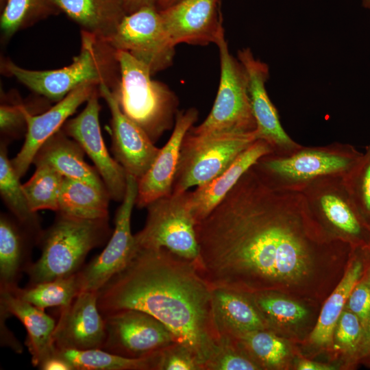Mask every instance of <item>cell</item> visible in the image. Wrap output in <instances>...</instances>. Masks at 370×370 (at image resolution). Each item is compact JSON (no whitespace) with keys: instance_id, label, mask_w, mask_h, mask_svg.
Instances as JSON below:
<instances>
[{"instance_id":"cell-1","label":"cell","mask_w":370,"mask_h":370,"mask_svg":"<svg viewBox=\"0 0 370 370\" xmlns=\"http://www.w3.org/2000/svg\"><path fill=\"white\" fill-rule=\"evenodd\" d=\"M302 212L249 169L196 224L197 271L211 288L247 294L306 285L314 258Z\"/></svg>"},{"instance_id":"cell-2","label":"cell","mask_w":370,"mask_h":370,"mask_svg":"<svg viewBox=\"0 0 370 370\" xmlns=\"http://www.w3.org/2000/svg\"><path fill=\"white\" fill-rule=\"evenodd\" d=\"M97 293L103 316L127 309L151 314L189 349L204 370L220 333L212 288L193 261L165 248L139 249Z\"/></svg>"},{"instance_id":"cell-3","label":"cell","mask_w":370,"mask_h":370,"mask_svg":"<svg viewBox=\"0 0 370 370\" xmlns=\"http://www.w3.org/2000/svg\"><path fill=\"white\" fill-rule=\"evenodd\" d=\"M1 69L31 90L54 102L61 101L84 83L96 82L114 90L120 79L116 50L106 41L82 30L79 53L66 66L34 71L5 59L1 61Z\"/></svg>"},{"instance_id":"cell-4","label":"cell","mask_w":370,"mask_h":370,"mask_svg":"<svg viewBox=\"0 0 370 370\" xmlns=\"http://www.w3.org/2000/svg\"><path fill=\"white\" fill-rule=\"evenodd\" d=\"M120 79L112 90L122 112L155 143L172 129L179 112V100L165 84L151 78L147 65L128 52L116 51Z\"/></svg>"},{"instance_id":"cell-5","label":"cell","mask_w":370,"mask_h":370,"mask_svg":"<svg viewBox=\"0 0 370 370\" xmlns=\"http://www.w3.org/2000/svg\"><path fill=\"white\" fill-rule=\"evenodd\" d=\"M58 214L40 238V258L25 271L29 284L77 273L89 251L101 245L109 235L108 219H85Z\"/></svg>"},{"instance_id":"cell-6","label":"cell","mask_w":370,"mask_h":370,"mask_svg":"<svg viewBox=\"0 0 370 370\" xmlns=\"http://www.w3.org/2000/svg\"><path fill=\"white\" fill-rule=\"evenodd\" d=\"M256 140V130L206 135H196L188 131L182 144L172 193H183L210 182Z\"/></svg>"},{"instance_id":"cell-7","label":"cell","mask_w":370,"mask_h":370,"mask_svg":"<svg viewBox=\"0 0 370 370\" xmlns=\"http://www.w3.org/2000/svg\"><path fill=\"white\" fill-rule=\"evenodd\" d=\"M216 45L220 58V82L211 111L199 125L189 132L196 135L214 133H246L256 130L248 90L246 71L230 53L225 34Z\"/></svg>"},{"instance_id":"cell-8","label":"cell","mask_w":370,"mask_h":370,"mask_svg":"<svg viewBox=\"0 0 370 370\" xmlns=\"http://www.w3.org/2000/svg\"><path fill=\"white\" fill-rule=\"evenodd\" d=\"M146 208L145 224L134 235L136 249L165 248L195 263L199 251L190 191L172 193L154 200Z\"/></svg>"},{"instance_id":"cell-9","label":"cell","mask_w":370,"mask_h":370,"mask_svg":"<svg viewBox=\"0 0 370 370\" xmlns=\"http://www.w3.org/2000/svg\"><path fill=\"white\" fill-rule=\"evenodd\" d=\"M106 42L116 51L128 52L144 63L152 75L173 62L175 46L156 5H145L127 14Z\"/></svg>"},{"instance_id":"cell-10","label":"cell","mask_w":370,"mask_h":370,"mask_svg":"<svg viewBox=\"0 0 370 370\" xmlns=\"http://www.w3.org/2000/svg\"><path fill=\"white\" fill-rule=\"evenodd\" d=\"M138 193V181L127 175L125 195L115 217L114 232L102 252L77 272L82 291H99L122 270L136 251L131 216Z\"/></svg>"},{"instance_id":"cell-11","label":"cell","mask_w":370,"mask_h":370,"mask_svg":"<svg viewBox=\"0 0 370 370\" xmlns=\"http://www.w3.org/2000/svg\"><path fill=\"white\" fill-rule=\"evenodd\" d=\"M106 338L102 349L127 358H142L176 341L175 336L151 314L134 309L103 316Z\"/></svg>"},{"instance_id":"cell-12","label":"cell","mask_w":370,"mask_h":370,"mask_svg":"<svg viewBox=\"0 0 370 370\" xmlns=\"http://www.w3.org/2000/svg\"><path fill=\"white\" fill-rule=\"evenodd\" d=\"M99 87L86 101L85 108L64 124L62 129L84 149L95 164L110 199L122 201L127 189V173L109 153L99 125Z\"/></svg>"},{"instance_id":"cell-13","label":"cell","mask_w":370,"mask_h":370,"mask_svg":"<svg viewBox=\"0 0 370 370\" xmlns=\"http://www.w3.org/2000/svg\"><path fill=\"white\" fill-rule=\"evenodd\" d=\"M220 2L179 0L160 9L164 27L173 44H216L224 33Z\"/></svg>"},{"instance_id":"cell-14","label":"cell","mask_w":370,"mask_h":370,"mask_svg":"<svg viewBox=\"0 0 370 370\" xmlns=\"http://www.w3.org/2000/svg\"><path fill=\"white\" fill-rule=\"evenodd\" d=\"M97 291H82L60 308L53 334L56 349H102L106 338V321L97 305Z\"/></svg>"},{"instance_id":"cell-15","label":"cell","mask_w":370,"mask_h":370,"mask_svg":"<svg viewBox=\"0 0 370 370\" xmlns=\"http://www.w3.org/2000/svg\"><path fill=\"white\" fill-rule=\"evenodd\" d=\"M99 90L111 114V150L114 158L127 175L138 181L149 169L160 148L156 147L147 134L122 112L108 86L99 85Z\"/></svg>"},{"instance_id":"cell-16","label":"cell","mask_w":370,"mask_h":370,"mask_svg":"<svg viewBox=\"0 0 370 370\" xmlns=\"http://www.w3.org/2000/svg\"><path fill=\"white\" fill-rule=\"evenodd\" d=\"M99 85L96 82L81 84L40 114H34L25 109L27 130L25 142L15 158L11 160L12 166L20 178L33 163L41 147L62 129L67 119L79 106L88 101Z\"/></svg>"},{"instance_id":"cell-17","label":"cell","mask_w":370,"mask_h":370,"mask_svg":"<svg viewBox=\"0 0 370 370\" xmlns=\"http://www.w3.org/2000/svg\"><path fill=\"white\" fill-rule=\"evenodd\" d=\"M197 118L195 108L178 112L171 137L160 149L149 169L138 181V208H146L154 200L172 193L184 138Z\"/></svg>"},{"instance_id":"cell-18","label":"cell","mask_w":370,"mask_h":370,"mask_svg":"<svg viewBox=\"0 0 370 370\" xmlns=\"http://www.w3.org/2000/svg\"><path fill=\"white\" fill-rule=\"evenodd\" d=\"M237 58L247 75L249 95L258 139L280 145H291L292 140L282 127L277 110L265 88L269 77V66L256 58L249 48L239 50Z\"/></svg>"},{"instance_id":"cell-19","label":"cell","mask_w":370,"mask_h":370,"mask_svg":"<svg viewBox=\"0 0 370 370\" xmlns=\"http://www.w3.org/2000/svg\"><path fill=\"white\" fill-rule=\"evenodd\" d=\"M269 152L268 143L258 139L241 153L220 175L190 192V208L196 224L206 218L241 177Z\"/></svg>"},{"instance_id":"cell-20","label":"cell","mask_w":370,"mask_h":370,"mask_svg":"<svg viewBox=\"0 0 370 370\" xmlns=\"http://www.w3.org/2000/svg\"><path fill=\"white\" fill-rule=\"evenodd\" d=\"M1 310L16 317L24 325L27 336L26 345L32 364L39 367L55 354L53 334L56 323L45 310L16 297L9 291H0Z\"/></svg>"},{"instance_id":"cell-21","label":"cell","mask_w":370,"mask_h":370,"mask_svg":"<svg viewBox=\"0 0 370 370\" xmlns=\"http://www.w3.org/2000/svg\"><path fill=\"white\" fill-rule=\"evenodd\" d=\"M212 305L220 334L232 337L267 325L251 294L223 288H212Z\"/></svg>"},{"instance_id":"cell-22","label":"cell","mask_w":370,"mask_h":370,"mask_svg":"<svg viewBox=\"0 0 370 370\" xmlns=\"http://www.w3.org/2000/svg\"><path fill=\"white\" fill-rule=\"evenodd\" d=\"M84 151L62 129L49 138L34 157V164H47L64 177L82 181L107 190L95 167L84 160Z\"/></svg>"},{"instance_id":"cell-23","label":"cell","mask_w":370,"mask_h":370,"mask_svg":"<svg viewBox=\"0 0 370 370\" xmlns=\"http://www.w3.org/2000/svg\"><path fill=\"white\" fill-rule=\"evenodd\" d=\"M370 267V245L362 246L354 256L341 282L325 301L311 334L310 341L318 346L329 345L341 314L354 286Z\"/></svg>"},{"instance_id":"cell-24","label":"cell","mask_w":370,"mask_h":370,"mask_svg":"<svg viewBox=\"0 0 370 370\" xmlns=\"http://www.w3.org/2000/svg\"><path fill=\"white\" fill-rule=\"evenodd\" d=\"M60 12L81 30L106 41L127 14L122 0H54Z\"/></svg>"},{"instance_id":"cell-25","label":"cell","mask_w":370,"mask_h":370,"mask_svg":"<svg viewBox=\"0 0 370 370\" xmlns=\"http://www.w3.org/2000/svg\"><path fill=\"white\" fill-rule=\"evenodd\" d=\"M110 199L107 190L64 177L58 212L85 219H108Z\"/></svg>"},{"instance_id":"cell-26","label":"cell","mask_w":370,"mask_h":370,"mask_svg":"<svg viewBox=\"0 0 370 370\" xmlns=\"http://www.w3.org/2000/svg\"><path fill=\"white\" fill-rule=\"evenodd\" d=\"M348 157L307 151L284 159L266 162L264 166L277 174L295 180H306L347 169L352 164Z\"/></svg>"},{"instance_id":"cell-27","label":"cell","mask_w":370,"mask_h":370,"mask_svg":"<svg viewBox=\"0 0 370 370\" xmlns=\"http://www.w3.org/2000/svg\"><path fill=\"white\" fill-rule=\"evenodd\" d=\"M24 237L18 226L4 215L0 219V291H12L29 263Z\"/></svg>"},{"instance_id":"cell-28","label":"cell","mask_w":370,"mask_h":370,"mask_svg":"<svg viewBox=\"0 0 370 370\" xmlns=\"http://www.w3.org/2000/svg\"><path fill=\"white\" fill-rule=\"evenodd\" d=\"M158 351L142 358L124 357L102 349H56L55 354L64 358L73 370H156Z\"/></svg>"},{"instance_id":"cell-29","label":"cell","mask_w":370,"mask_h":370,"mask_svg":"<svg viewBox=\"0 0 370 370\" xmlns=\"http://www.w3.org/2000/svg\"><path fill=\"white\" fill-rule=\"evenodd\" d=\"M0 193L10 210L18 222L40 239L42 232L36 215L28 204L20 177L16 175L5 145L0 149Z\"/></svg>"},{"instance_id":"cell-30","label":"cell","mask_w":370,"mask_h":370,"mask_svg":"<svg viewBox=\"0 0 370 370\" xmlns=\"http://www.w3.org/2000/svg\"><path fill=\"white\" fill-rule=\"evenodd\" d=\"M11 292L20 299L45 310L65 307L81 292L77 273L53 280L16 287Z\"/></svg>"},{"instance_id":"cell-31","label":"cell","mask_w":370,"mask_h":370,"mask_svg":"<svg viewBox=\"0 0 370 370\" xmlns=\"http://www.w3.org/2000/svg\"><path fill=\"white\" fill-rule=\"evenodd\" d=\"M1 10L0 29L3 42L16 32L60 12L54 0H6Z\"/></svg>"},{"instance_id":"cell-32","label":"cell","mask_w":370,"mask_h":370,"mask_svg":"<svg viewBox=\"0 0 370 370\" xmlns=\"http://www.w3.org/2000/svg\"><path fill=\"white\" fill-rule=\"evenodd\" d=\"M36 170L23 188L30 209L58 211L64 176L47 164H36Z\"/></svg>"},{"instance_id":"cell-33","label":"cell","mask_w":370,"mask_h":370,"mask_svg":"<svg viewBox=\"0 0 370 370\" xmlns=\"http://www.w3.org/2000/svg\"><path fill=\"white\" fill-rule=\"evenodd\" d=\"M328 219L360 246L370 245V228L351 206L341 197L327 194L320 200Z\"/></svg>"},{"instance_id":"cell-34","label":"cell","mask_w":370,"mask_h":370,"mask_svg":"<svg viewBox=\"0 0 370 370\" xmlns=\"http://www.w3.org/2000/svg\"><path fill=\"white\" fill-rule=\"evenodd\" d=\"M233 338L261 369L278 367L287 356L283 341L267 330L249 332Z\"/></svg>"},{"instance_id":"cell-35","label":"cell","mask_w":370,"mask_h":370,"mask_svg":"<svg viewBox=\"0 0 370 370\" xmlns=\"http://www.w3.org/2000/svg\"><path fill=\"white\" fill-rule=\"evenodd\" d=\"M260 367L233 337L220 334V339L204 370H255Z\"/></svg>"},{"instance_id":"cell-36","label":"cell","mask_w":370,"mask_h":370,"mask_svg":"<svg viewBox=\"0 0 370 370\" xmlns=\"http://www.w3.org/2000/svg\"><path fill=\"white\" fill-rule=\"evenodd\" d=\"M264 321L268 322L297 323L307 314L299 304L275 296L273 292L251 294Z\"/></svg>"},{"instance_id":"cell-37","label":"cell","mask_w":370,"mask_h":370,"mask_svg":"<svg viewBox=\"0 0 370 370\" xmlns=\"http://www.w3.org/2000/svg\"><path fill=\"white\" fill-rule=\"evenodd\" d=\"M334 340L338 347L356 359L362 358L364 332L358 317L347 308L336 325Z\"/></svg>"},{"instance_id":"cell-38","label":"cell","mask_w":370,"mask_h":370,"mask_svg":"<svg viewBox=\"0 0 370 370\" xmlns=\"http://www.w3.org/2000/svg\"><path fill=\"white\" fill-rule=\"evenodd\" d=\"M156 370H203L193 354L175 342L157 352Z\"/></svg>"},{"instance_id":"cell-39","label":"cell","mask_w":370,"mask_h":370,"mask_svg":"<svg viewBox=\"0 0 370 370\" xmlns=\"http://www.w3.org/2000/svg\"><path fill=\"white\" fill-rule=\"evenodd\" d=\"M346 308L360 321L364 332V344L370 328V267L351 292Z\"/></svg>"},{"instance_id":"cell-40","label":"cell","mask_w":370,"mask_h":370,"mask_svg":"<svg viewBox=\"0 0 370 370\" xmlns=\"http://www.w3.org/2000/svg\"><path fill=\"white\" fill-rule=\"evenodd\" d=\"M21 102L2 103L0 106V129L3 134L15 136L27 130L25 111Z\"/></svg>"},{"instance_id":"cell-41","label":"cell","mask_w":370,"mask_h":370,"mask_svg":"<svg viewBox=\"0 0 370 370\" xmlns=\"http://www.w3.org/2000/svg\"><path fill=\"white\" fill-rule=\"evenodd\" d=\"M365 160L358 172L359 204L365 214L370 217V156Z\"/></svg>"},{"instance_id":"cell-42","label":"cell","mask_w":370,"mask_h":370,"mask_svg":"<svg viewBox=\"0 0 370 370\" xmlns=\"http://www.w3.org/2000/svg\"><path fill=\"white\" fill-rule=\"evenodd\" d=\"M127 14L131 13L145 5H156L159 9L169 5L170 0H122Z\"/></svg>"},{"instance_id":"cell-43","label":"cell","mask_w":370,"mask_h":370,"mask_svg":"<svg viewBox=\"0 0 370 370\" xmlns=\"http://www.w3.org/2000/svg\"><path fill=\"white\" fill-rule=\"evenodd\" d=\"M38 368L42 370H73L71 366L64 358L56 354L47 358Z\"/></svg>"},{"instance_id":"cell-44","label":"cell","mask_w":370,"mask_h":370,"mask_svg":"<svg viewBox=\"0 0 370 370\" xmlns=\"http://www.w3.org/2000/svg\"><path fill=\"white\" fill-rule=\"evenodd\" d=\"M333 369L332 367L306 360L300 361L297 365V369L299 370H330Z\"/></svg>"},{"instance_id":"cell-45","label":"cell","mask_w":370,"mask_h":370,"mask_svg":"<svg viewBox=\"0 0 370 370\" xmlns=\"http://www.w3.org/2000/svg\"><path fill=\"white\" fill-rule=\"evenodd\" d=\"M362 358H370V328L363 344Z\"/></svg>"},{"instance_id":"cell-46","label":"cell","mask_w":370,"mask_h":370,"mask_svg":"<svg viewBox=\"0 0 370 370\" xmlns=\"http://www.w3.org/2000/svg\"><path fill=\"white\" fill-rule=\"evenodd\" d=\"M362 5L366 9H370V0H361Z\"/></svg>"},{"instance_id":"cell-47","label":"cell","mask_w":370,"mask_h":370,"mask_svg":"<svg viewBox=\"0 0 370 370\" xmlns=\"http://www.w3.org/2000/svg\"><path fill=\"white\" fill-rule=\"evenodd\" d=\"M6 0H0V4H1V9L3 8L5 3Z\"/></svg>"},{"instance_id":"cell-48","label":"cell","mask_w":370,"mask_h":370,"mask_svg":"<svg viewBox=\"0 0 370 370\" xmlns=\"http://www.w3.org/2000/svg\"><path fill=\"white\" fill-rule=\"evenodd\" d=\"M177 1H179V0H170L168 5L172 4V3H175V2Z\"/></svg>"}]
</instances>
